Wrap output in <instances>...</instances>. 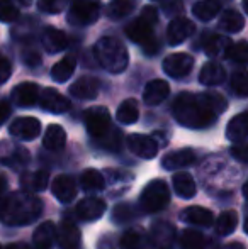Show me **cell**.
<instances>
[{
    "mask_svg": "<svg viewBox=\"0 0 248 249\" xmlns=\"http://www.w3.org/2000/svg\"><path fill=\"white\" fill-rule=\"evenodd\" d=\"M228 108V102L221 93L182 92L172 104V114L179 124L189 129L211 127L218 117Z\"/></svg>",
    "mask_w": 248,
    "mask_h": 249,
    "instance_id": "6da1fadb",
    "label": "cell"
},
{
    "mask_svg": "<svg viewBox=\"0 0 248 249\" xmlns=\"http://www.w3.org/2000/svg\"><path fill=\"white\" fill-rule=\"evenodd\" d=\"M43 212V202L31 192H12L0 200V220L7 226H26Z\"/></svg>",
    "mask_w": 248,
    "mask_h": 249,
    "instance_id": "7a4b0ae2",
    "label": "cell"
},
{
    "mask_svg": "<svg viewBox=\"0 0 248 249\" xmlns=\"http://www.w3.org/2000/svg\"><path fill=\"white\" fill-rule=\"evenodd\" d=\"M95 59L106 71L123 73L129 65V53L119 39L111 36L100 37L94 48Z\"/></svg>",
    "mask_w": 248,
    "mask_h": 249,
    "instance_id": "3957f363",
    "label": "cell"
},
{
    "mask_svg": "<svg viewBox=\"0 0 248 249\" xmlns=\"http://www.w3.org/2000/svg\"><path fill=\"white\" fill-rule=\"evenodd\" d=\"M158 22V10L153 5L143 7L141 16L126 26V36L136 44H145L153 36V27Z\"/></svg>",
    "mask_w": 248,
    "mask_h": 249,
    "instance_id": "277c9868",
    "label": "cell"
},
{
    "mask_svg": "<svg viewBox=\"0 0 248 249\" xmlns=\"http://www.w3.org/2000/svg\"><path fill=\"white\" fill-rule=\"evenodd\" d=\"M170 202V190L163 180H152L139 195L141 209L148 213L160 212Z\"/></svg>",
    "mask_w": 248,
    "mask_h": 249,
    "instance_id": "5b68a950",
    "label": "cell"
},
{
    "mask_svg": "<svg viewBox=\"0 0 248 249\" xmlns=\"http://www.w3.org/2000/svg\"><path fill=\"white\" fill-rule=\"evenodd\" d=\"M100 10H102L100 0H72L66 20L76 27L90 26L99 20Z\"/></svg>",
    "mask_w": 248,
    "mask_h": 249,
    "instance_id": "8992f818",
    "label": "cell"
},
{
    "mask_svg": "<svg viewBox=\"0 0 248 249\" xmlns=\"http://www.w3.org/2000/svg\"><path fill=\"white\" fill-rule=\"evenodd\" d=\"M83 122L89 131V134L94 139H100L111 131V114L106 107L97 105V107H90L83 114Z\"/></svg>",
    "mask_w": 248,
    "mask_h": 249,
    "instance_id": "52a82bcc",
    "label": "cell"
},
{
    "mask_svg": "<svg viewBox=\"0 0 248 249\" xmlns=\"http://www.w3.org/2000/svg\"><path fill=\"white\" fill-rule=\"evenodd\" d=\"M195 33V24L191 19L182 16H177L170 20L167 27V43L170 46H179L184 41H187Z\"/></svg>",
    "mask_w": 248,
    "mask_h": 249,
    "instance_id": "ba28073f",
    "label": "cell"
},
{
    "mask_svg": "<svg viewBox=\"0 0 248 249\" xmlns=\"http://www.w3.org/2000/svg\"><path fill=\"white\" fill-rule=\"evenodd\" d=\"M194 68V58L187 53H173L163 59V71L170 78H184Z\"/></svg>",
    "mask_w": 248,
    "mask_h": 249,
    "instance_id": "9c48e42d",
    "label": "cell"
},
{
    "mask_svg": "<svg viewBox=\"0 0 248 249\" xmlns=\"http://www.w3.org/2000/svg\"><path fill=\"white\" fill-rule=\"evenodd\" d=\"M175 227L167 220H156L150 229V244L156 249H170L175 243Z\"/></svg>",
    "mask_w": 248,
    "mask_h": 249,
    "instance_id": "30bf717a",
    "label": "cell"
},
{
    "mask_svg": "<svg viewBox=\"0 0 248 249\" xmlns=\"http://www.w3.org/2000/svg\"><path fill=\"white\" fill-rule=\"evenodd\" d=\"M10 136L22 141H33L41 134V122L36 117H17L9 125Z\"/></svg>",
    "mask_w": 248,
    "mask_h": 249,
    "instance_id": "8fae6325",
    "label": "cell"
},
{
    "mask_svg": "<svg viewBox=\"0 0 248 249\" xmlns=\"http://www.w3.org/2000/svg\"><path fill=\"white\" fill-rule=\"evenodd\" d=\"M126 142L129 151L143 160H153L158 153V142L146 134H129Z\"/></svg>",
    "mask_w": 248,
    "mask_h": 249,
    "instance_id": "7c38bea8",
    "label": "cell"
},
{
    "mask_svg": "<svg viewBox=\"0 0 248 249\" xmlns=\"http://www.w3.org/2000/svg\"><path fill=\"white\" fill-rule=\"evenodd\" d=\"M39 102L41 108L50 114H65L70 110V100L63 97L58 90L55 89H44L39 92Z\"/></svg>",
    "mask_w": 248,
    "mask_h": 249,
    "instance_id": "4fadbf2b",
    "label": "cell"
},
{
    "mask_svg": "<svg viewBox=\"0 0 248 249\" xmlns=\"http://www.w3.org/2000/svg\"><path fill=\"white\" fill-rule=\"evenodd\" d=\"M100 90V80L95 76H82V78L75 80L70 85L68 92L72 97L78 100H92L99 95Z\"/></svg>",
    "mask_w": 248,
    "mask_h": 249,
    "instance_id": "5bb4252c",
    "label": "cell"
},
{
    "mask_svg": "<svg viewBox=\"0 0 248 249\" xmlns=\"http://www.w3.org/2000/svg\"><path fill=\"white\" fill-rule=\"evenodd\" d=\"M107 205L102 198L99 197H87L82 198L75 207V212L78 215V219L85 220V222H92V220H97L104 215Z\"/></svg>",
    "mask_w": 248,
    "mask_h": 249,
    "instance_id": "9a60e30c",
    "label": "cell"
},
{
    "mask_svg": "<svg viewBox=\"0 0 248 249\" xmlns=\"http://www.w3.org/2000/svg\"><path fill=\"white\" fill-rule=\"evenodd\" d=\"M57 236L60 249H82V234L72 220H63Z\"/></svg>",
    "mask_w": 248,
    "mask_h": 249,
    "instance_id": "2e32d148",
    "label": "cell"
},
{
    "mask_svg": "<svg viewBox=\"0 0 248 249\" xmlns=\"http://www.w3.org/2000/svg\"><path fill=\"white\" fill-rule=\"evenodd\" d=\"M51 194L61 203H70L76 197V181L70 175H58L51 183Z\"/></svg>",
    "mask_w": 248,
    "mask_h": 249,
    "instance_id": "e0dca14e",
    "label": "cell"
},
{
    "mask_svg": "<svg viewBox=\"0 0 248 249\" xmlns=\"http://www.w3.org/2000/svg\"><path fill=\"white\" fill-rule=\"evenodd\" d=\"M39 85L33 82H22L12 89V100L19 107H33L39 99Z\"/></svg>",
    "mask_w": 248,
    "mask_h": 249,
    "instance_id": "ac0fdd59",
    "label": "cell"
},
{
    "mask_svg": "<svg viewBox=\"0 0 248 249\" xmlns=\"http://www.w3.org/2000/svg\"><path fill=\"white\" fill-rule=\"evenodd\" d=\"M195 161V153L191 148H184V149H177V151H170L165 156L162 158V166L169 171L173 170H180V168H187L191 166Z\"/></svg>",
    "mask_w": 248,
    "mask_h": 249,
    "instance_id": "d6986e66",
    "label": "cell"
},
{
    "mask_svg": "<svg viewBox=\"0 0 248 249\" xmlns=\"http://www.w3.org/2000/svg\"><path fill=\"white\" fill-rule=\"evenodd\" d=\"M170 95V85L165 80H152L146 83L145 90H143V102L146 105H160L162 102L167 100Z\"/></svg>",
    "mask_w": 248,
    "mask_h": 249,
    "instance_id": "ffe728a7",
    "label": "cell"
},
{
    "mask_svg": "<svg viewBox=\"0 0 248 249\" xmlns=\"http://www.w3.org/2000/svg\"><path fill=\"white\" fill-rule=\"evenodd\" d=\"M50 183V173L46 170H38V171H24L20 175V187L26 192H43Z\"/></svg>",
    "mask_w": 248,
    "mask_h": 249,
    "instance_id": "44dd1931",
    "label": "cell"
},
{
    "mask_svg": "<svg viewBox=\"0 0 248 249\" xmlns=\"http://www.w3.org/2000/svg\"><path fill=\"white\" fill-rule=\"evenodd\" d=\"M41 41L43 46L48 53H60L68 46V37L63 31L57 29V27H44L43 34H41Z\"/></svg>",
    "mask_w": 248,
    "mask_h": 249,
    "instance_id": "7402d4cb",
    "label": "cell"
},
{
    "mask_svg": "<svg viewBox=\"0 0 248 249\" xmlns=\"http://www.w3.org/2000/svg\"><path fill=\"white\" fill-rule=\"evenodd\" d=\"M180 220L182 222L189 224V226H211L214 217H212V212L209 209H204V207H187L180 212Z\"/></svg>",
    "mask_w": 248,
    "mask_h": 249,
    "instance_id": "603a6c76",
    "label": "cell"
},
{
    "mask_svg": "<svg viewBox=\"0 0 248 249\" xmlns=\"http://www.w3.org/2000/svg\"><path fill=\"white\" fill-rule=\"evenodd\" d=\"M225 80H226V70L216 61L206 63L201 71H199V82L206 87H218L221 83H225Z\"/></svg>",
    "mask_w": 248,
    "mask_h": 249,
    "instance_id": "cb8c5ba5",
    "label": "cell"
},
{
    "mask_svg": "<svg viewBox=\"0 0 248 249\" xmlns=\"http://www.w3.org/2000/svg\"><path fill=\"white\" fill-rule=\"evenodd\" d=\"M55 239H57V226L51 220L39 224L33 234L34 249H51Z\"/></svg>",
    "mask_w": 248,
    "mask_h": 249,
    "instance_id": "d4e9b609",
    "label": "cell"
},
{
    "mask_svg": "<svg viewBox=\"0 0 248 249\" xmlns=\"http://www.w3.org/2000/svg\"><path fill=\"white\" fill-rule=\"evenodd\" d=\"M247 112L235 115L231 121L226 125V138L231 142L238 144V142H247V134H248V121H247Z\"/></svg>",
    "mask_w": 248,
    "mask_h": 249,
    "instance_id": "484cf974",
    "label": "cell"
},
{
    "mask_svg": "<svg viewBox=\"0 0 248 249\" xmlns=\"http://www.w3.org/2000/svg\"><path fill=\"white\" fill-rule=\"evenodd\" d=\"M66 144V132L61 125L58 124H50L44 131L43 138V146L50 151H60L65 148Z\"/></svg>",
    "mask_w": 248,
    "mask_h": 249,
    "instance_id": "4316f807",
    "label": "cell"
},
{
    "mask_svg": "<svg viewBox=\"0 0 248 249\" xmlns=\"http://www.w3.org/2000/svg\"><path fill=\"white\" fill-rule=\"evenodd\" d=\"M75 68H76V58L68 54L51 68V78L57 83H65L72 78V75L75 73Z\"/></svg>",
    "mask_w": 248,
    "mask_h": 249,
    "instance_id": "83f0119b",
    "label": "cell"
},
{
    "mask_svg": "<svg viewBox=\"0 0 248 249\" xmlns=\"http://www.w3.org/2000/svg\"><path fill=\"white\" fill-rule=\"evenodd\" d=\"M172 183H173L175 194L182 198H192L195 195V192H197L194 178L189 173H186V171H179V173L173 175Z\"/></svg>",
    "mask_w": 248,
    "mask_h": 249,
    "instance_id": "f1b7e54d",
    "label": "cell"
},
{
    "mask_svg": "<svg viewBox=\"0 0 248 249\" xmlns=\"http://www.w3.org/2000/svg\"><path fill=\"white\" fill-rule=\"evenodd\" d=\"M221 12V0H199L192 7V14L202 22L212 20Z\"/></svg>",
    "mask_w": 248,
    "mask_h": 249,
    "instance_id": "f546056e",
    "label": "cell"
},
{
    "mask_svg": "<svg viewBox=\"0 0 248 249\" xmlns=\"http://www.w3.org/2000/svg\"><path fill=\"white\" fill-rule=\"evenodd\" d=\"M138 7V0H111L107 5V17L113 20L126 19L134 12Z\"/></svg>",
    "mask_w": 248,
    "mask_h": 249,
    "instance_id": "4dcf8cb0",
    "label": "cell"
},
{
    "mask_svg": "<svg viewBox=\"0 0 248 249\" xmlns=\"http://www.w3.org/2000/svg\"><path fill=\"white\" fill-rule=\"evenodd\" d=\"M219 27L226 33H240L245 27V16L238 12L235 9H228L221 14V19H219Z\"/></svg>",
    "mask_w": 248,
    "mask_h": 249,
    "instance_id": "1f68e13d",
    "label": "cell"
},
{
    "mask_svg": "<svg viewBox=\"0 0 248 249\" xmlns=\"http://www.w3.org/2000/svg\"><path fill=\"white\" fill-rule=\"evenodd\" d=\"M116 119L121 122V124H134L136 121L139 119V107H138V102L134 99H128L124 100L123 104L117 107L116 110Z\"/></svg>",
    "mask_w": 248,
    "mask_h": 249,
    "instance_id": "d6a6232c",
    "label": "cell"
},
{
    "mask_svg": "<svg viewBox=\"0 0 248 249\" xmlns=\"http://www.w3.org/2000/svg\"><path fill=\"white\" fill-rule=\"evenodd\" d=\"M80 183H82V188L87 192H100L106 187V178L100 171L94 170V168H89L82 173V178H80Z\"/></svg>",
    "mask_w": 248,
    "mask_h": 249,
    "instance_id": "836d02e7",
    "label": "cell"
},
{
    "mask_svg": "<svg viewBox=\"0 0 248 249\" xmlns=\"http://www.w3.org/2000/svg\"><path fill=\"white\" fill-rule=\"evenodd\" d=\"M121 248L123 249H150V239H146L141 229H129L121 237Z\"/></svg>",
    "mask_w": 248,
    "mask_h": 249,
    "instance_id": "e575fe53",
    "label": "cell"
},
{
    "mask_svg": "<svg viewBox=\"0 0 248 249\" xmlns=\"http://www.w3.org/2000/svg\"><path fill=\"white\" fill-rule=\"evenodd\" d=\"M236 226H238V213L235 210H225L221 215L218 217L216 222V232L219 236H229L235 232Z\"/></svg>",
    "mask_w": 248,
    "mask_h": 249,
    "instance_id": "d590c367",
    "label": "cell"
},
{
    "mask_svg": "<svg viewBox=\"0 0 248 249\" xmlns=\"http://www.w3.org/2000/svg\"><path fill=\"white\" fill-rule=\"evenodd\" d=\"M204 39V51L209 56H219L225 53L228 44L231 43L229 37L221 36V34H206Z\"/></svg>",
    "mask_w": 248,
    "mask_h": 249,
    "instance_id": "8d00e7d4",
    "label": "cell"
},
{
    "mask_svg": "<svg viewBox=\"0 0 248 249\" xmlns=\"http://www.w3.org/2000/svg\"><path fill=\"white\" fill-rule=\"evenodd\" d=\"M223 54L233 63H240V65H245L248 61V46L247 41H238V43H229L228 48L225 50Z\"/></svg>",
    "mask_w": 248,
    "mask_h": 249,
    "instance_id": "74e56055",
    "label": "cell"
},
{
    "mask_svg": "<svg viewBox=\"0 0 248 249\" xmlns=\"http://www.w3.org/2000/svg\"><path fill=\"white\" fill-rule=\"evenodd\" d=\"M180 248L182 249H202L204 248V236L199 231L186 229L180 234Z\"/></svg>",
    "mask_w": 248,
    "mask_h": 249,
    "instance_id": "f35d334b",
    "label": "cell"
},
{
    "mask_svg": "<svg viewBox=\"0 0 248 249\" xmlns=\"http://www.w3.org/2000/svg\"><path fill=\"white\" fill-rule=\"evenodd\" d=\"M0 161L5 163L7 166H12V168L24 166V164L29 163V153H27V149H24V148H17V149H14L10 154L3 156Z\"/></svg>",
    "mask_w": 248,
    "mask_h": 249,
    "instance_id": "ab89813d",
    "label": "cell"
},
{
    "mask_svg": "<svg viewBox=\"0 0 248 249\" xmlns=\"http://www.w3.org/2000/svg\"><path fill=\"white\" fill-rule=\"evenodd\" d=\"M19 19V9L12 0H0V22H14Z\"/></svg>",
    "mask_w": 248,
    "mask_h": 249,
    "instance_id": "60d3db41",
    "label": "cell"
},
{
    "mask_svg": "<svg viewBox=\"0 0 248 249\" xmlns=\"http://www.w3.org/2000/svg\"><path fill=\"white\" fill-rule=\"evenodd\" d=\"M134 217V209H133L129 203H119V205L114 207L113 212V220L116 224H124Z\"/></svg>",
    "mask_w": 248,
    "mask_h": 249,
    "instance_id": "b9f144b4",
    "label": "cell"
},
{
    "mask_svg": "<svg viewBox=\"0 0 248 249\" xmlns=\"http://www.w3.org/2000/svg\"><path fill=\"white\" fill-rule=\"evenodd\" d=\"M97 141L100 142V146H102V148H106L109 151H117L121 148V132L117 131V129L113 127L106 136H104V138L97 139Z\"/></svg>",
    "mask_w": 248,
    "mask_h": 249,
    "instance_id": "7bdbcfd3",
    "label": "cell"
},
{
    "mask_svg": "<svg viewBox=\"0 0 248 249\" xmlns=\"http://www.w3.org/2000/svg\"><path fill=\"white\" fill-rule=\"evenodd\" d=\"M231 90L240 97H247L248 93V80H247V73L243 71H236L231 76Z\"/></svg>",
    "mask_w": 248,
    "mask_h": 249,
    "instance_id": "ee69618b",
    "label": "cell"
},
{
    "mask_svg": "<svg viewBox=\"0 0 248 249\" xmlns=\"http://www.w3.org/2000/svg\"><path fill=\"white\" fill-rule=\"evenodd\" d=\"M65 9V0H38V10L44 14H60Z\"/></svg>",
    "mask_w": 248,
    "mask_h": 249,
    "instance_id": "f6af8a7d",
    "label": "cell"
},
{
    "mask_svg": "<svg viewBox=\"0 0 248 249\" xmlns=\"http://www.w3.org/2000/svg\"><path fill=\"white\" fill-rule=\"evenodd\" d=\"M163 10L172 17L182 16L184 2L182 0H165V2H163Z\"/></svg>",
    "mask_w": 248,
    "mask_h": 249,
    "instance_id": "bcb514c9",
    "label": "cell"
},
{
    "mask_svg": "<svg viewBox=\"0 0 248 249\" xmlns=\"http://www.w3.org/2000/svg\"><path fill=\"white\" fill-rule=\"evenodd\" d=\"M10 75H12V65L5 58V54H2V51H0V85L5 83L10 78Z\"/></svg>",
    "mask_w": 248,
    "mask_h": 249,
    "instance_id": "7dc6e473",
    "label": "cell"
},
{
    "mask_svg": "<svg viewBox=\"0 0 248 249\" xmlns=\"http://www.w3.org/2000/svg\"><path fill=\"white\" fill-rule=\"evenodd\" d=\"M22 61L26 63L27 66H38V65H41V56L38 51H26L22 54Z\"/></svg>",
    "mask_w": 248,
    "mask_h": 249,
    "instance_id": "c3c4849f",
    "label": "cell"
},
{
    "mask_svg": "<svg viewBox=\"0 0 248 249\" xmlns=\"http://www.w3.org/2000/svg\"><path fill=\"white\" fill-rule=\"evenodd\" d=\"M231 154L238 158L242 163H247V142H238L231 148Z\"/></svg>",
    "mask_w": 248,
    "mask_h": 249,
    "instance_id": "681fc988",
    "label": "cell"
},
{
    "mask_svg": "<svg viewBox=\"0 0 248 249\" xmlns=\"http://www.w3.org/2000/svg\"><path fill=\"white\" fill-rule=\"evenodd\" d=\"M143 46V51L146 53V54H155V53H158L160 51V43H158V39L156 37H150L148 41H146L145 44H141Z\"/></svg>",
    "mask_w": 248,
    "mask_h": 249,
    "instance_id": "f907efd6",
    "label": "cell"
},
{
    "mask_svg": "<svg viewBox=\"0 0 248 249\" xmlns=\"http://www.w3.org/2000/svg\"><path fill=\"white\" fill-rule=\"evenodd\" d=\"M10 112H12V107L7 100H0V125L9 119Z\"/></svg>",
    "mask_w": 248,
    "mask_h": 249,
    "instance_id": "816d5d0a",
    "label": "cell"
},
{
    "mask_svg": "<svg viewBox=\"0 0 248 249\" xmlns=\"http://www.w3.org/2000/svg\"><path fill=\"white\" fill-rule=\"evenodd\" d=\"M5 192H7V178L3 175H0V200L5 197Z\"/></svg>",
    "mask_w": 248,
    "mask_h": 249,
    "instance_id": "f5cc1de1",
    "label": "cell"
},
{
    "mask_svg": "<svg viewBox=\"0 0 248 249\" xmlns=\"http://www.w3.org/2000/svg\"><path fill=\"white\" fill-rule=\"evenodd\" d=\"M5 249H33V248L27 246V244H24V243H12V244H9Z\"/></svg>",
    "mask_w": 248,
    "mask_h": 249,
    "instance_id": "db71d44e",
    "label": "cell"
},
{
    "mask_svg": "<svg viewBox=\"0 0 248 249\" xmlns=\"http://www.w3.org/2000/svg\"><path fill=\"white\" fill-rule=\"evenodd\" d=\"M223 249H245V246H243L242 243H229V244H226Z\"/></svg>",
    "mask_w": 248,
    "mask_h": 249,
    "instance_id": "11a10c76",
    "label": "cell"
},
{
    "mask_svg": "<svg viewBox=\"0 0 248 249\" xmlns=\"http://www.w3.org/2000/svg\"><path fill=\"white\" fill-rule=\"evenodd\" d=\"M243 10L248 12V0H243Z\"/></svg>",
    "mask_w": 248,
    "mask_h": 249,
    "instance_id": "9f6ffc18",
    "label": "cell"
},
{
    "mask_svg": "<svg viewBox=\"0 0 248 249\" xmlns=\"http://www.w3.org/2000/svg\"><path fill=\"white\" fill-rule=\"evenodd\" d=\"M17 2H20V3H24V5H27V3L31 2V0H17Z\"/></svg>",
    "mask_w": 248,
    "mask_h": 249,
    "instance_id": "6f0895ef",
    "label": "cell"
},
{
    "mask_svg": "<svg viewBox=\"0 0 248 249\" xmlns=\"http://www.w3.org/2000/svg\"><path fill=\"white\" fill-rule=\"evenodd\" d=\"M0 249H2V246H0Z\"/></svg>",
    "mask_w": 248,
    "mask_h": 249,
    "instance_id": "680465c9",
    "label": "cell"
}]
</instances>
